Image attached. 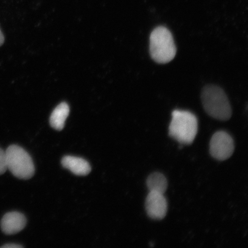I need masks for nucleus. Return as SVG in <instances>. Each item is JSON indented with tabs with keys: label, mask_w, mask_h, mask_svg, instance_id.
<instances>
[{
	"label": "nucleus",
	"mask_w": 248,
	"mask_h": 248,
	"mask_svg": "<svg viewBox=\"0 0 248 248\" xmlns=\"http://www.w3.org/2000/svg\"><path fill=\"white\" fill-rule=\"evenodd\" d=\"M4 42V36L3 35V34L1 32V31L0 30V46L3 45V43Z\"/></svg>",
	"instance_id": "obj_13"
},
{
	"label": "nucleus",
	"mask_w": 248,
	"mask_h": 248,
	"mask_svg": "<svg viewBox=\"0 0 248 248\" xmlns=\"http://www.w3.org/2000/svg\"><path fill=\"white\" fill-rule=\"evenodd\" d=\"M147 187L150 191L164 194L167 190L168 183L162 173L154 172L148 176L147 181Z\"/></svg>",
	"instance_id": "obj_10"
},
{
	"label": "nucleus",
	"mask_w": 248,
	"mask_h": 248,
	"mask_svg": "<svg viewBox=\"0 0 248 248\" xmlns=\"http://www.w3.org/2000/svg\"><path fill=\"white\" fill-rule=\"evenodd\" d=\"M150 53L157 63L165 64L173 60L176 47L171 32L163 26L157 27L151 32Z\"/></svg>",
	"instance_id": "obj_1"
},
{
	"label": "nucleus",
	"mask_w": 248,
	"mask_h": 248,
	"mask_svg": "<svg viewBox=\"0 0 248 248\" xmlns=\"http://www.w3.org/2000/svg\"><path fill=\"white\" fill-rule=\"evenodd\" d=\"M234 141L227 132L218 131L215 133L211 139L210 153L212 156L218 160H225L233 153Z\"/></svg>",
	"instance_id": "obj_5"
},
{
	"label": "nucleus",
	"mask_w": 248,
	"mask_h": 248,
	"mask_svg": "<svg viewBox=\"0 0 248 248\" xmlns=\"http://www.w3.org/2000/svg\"><path fill=\"white\" fill-rule=\"evenodd\" d=\"M26 224L27 219L22 213L12 212L3 216L1 221V228L5 234L12 235L23 230Z\"/></svg>",
	"instance_id": "obj_7"
},
{
	"label": "nucleus",
	"mask_w": 248,
	"mask_h": 248,
	"mask_svg": "<svg viewBox=\"0 0 248 248\" xmlns=\"http://www.w3.org/2000/svg\"><path fill=\"white\" fill-rule=\"evenodd\" d=\"M7 161L6 152L0 148V175L4 174L7 171Z\"/></svg>",
	"instance_id": "obj_11"
},
{
	"label": "nucleus",
	"mask_w": 248,
	"mask_h": 248,
	"mask_svg": "<svg viewBox=\"0 0 248 248\" xmlns=\"http://www.w3.org/2000/svg\"><path fill=\"white\" fill-rule=\"evenodd\" d=\"M1 248H23V246H20V245L16 244H8L4 245L1 247Z\"/></svg>",
	"instance_id": "obj_12"
},
{
	"label": "nucleus",
	"mask_w": 248,
	"mask_h": 248,
	"mask_svg": "<svg viewBox=\"0 0 248 248\" xmlns=\"http://www.w3.org/2000/svg\"><path fill=\"white\" fill-rule=\"evenodd\" d=\"M7 168L16 177L29 179L35 173L32 158L26 150L17 145H11L6 150Z\"/></svg>",
	"instance_id": "obj_4"
},
{
	"label": "nucleus",
	"mask_w": 248,
	"mask_h": 248,
	"mask_svg": "<svg viewBox=\"0 0 248 248\" xmlns=\"http://www.w3.org/2000/svg\"><path fill=\"white\" fill-rule=\"evenodd\" d=\"M70 113V108L66 102H62L52 111L49 123L54 129L61 131L65 125V122Z\"/></svg>",
	"instance_id": "obj_9"
},
{
	"label": "nucleus",
	"mask_w": 248,
	"mask_h": 248,
	"mask_svg": "<svg viewBox=\"0 0 248 248\" xmlns=\"http://www.w3.org/2000/svg\"><path fill=\"white\" fill-rule=\"evenodd\" d=\"M61 163L64 168L69 170L76 175L85 176L91 171V165L82 158L66 156L62 159Z\"/></svg>",
	"instance_id": "obj_8"
},
{
	"label": "nucleus",
	"mask_w": 248,
	"mask_h": 248,
	"mask_svg": "<svg viewBox=\"0 0 248 248\" xmlns=\"http://www.w3.org/2000/svg\"><path fill=\"white\" fill-rule=\"evenodd\" d=\"M202 101L206 112L219 120H228L232 116L230 102L225 93L219 87L207 85L202 93Z\"/></svg>",
	"instance_id": "obj_2"
},
{
	"label": "nucleus",
	"mask_w": 248,
	"mask_h": 248,
	"mask_svg": "<svg viewBox=\"0 0 248 248\" xmlns=\"http://www.w3.org/2000/svg\"><path fill=\"white\" fill-rule=\"evenodd\" d=\"M198 132V120L190 111L175 110L169 126L170 137L182 144H190Z\"/></svg>",
	"instance_id": "obj_3"
},
{
	"label": "nucleus",
	"mask_w": 248,
	"mask_h": 248,
	"mask_svg": "<svg viewBox=\"0 0 248 248\" xmlns=\"http://www.w3.org/2000/svg\"><path fill=\"white\" fill-rule=\"evenodd\" d=\"M145 209L148 216L151 218H164L167 212V202L164 194L150 191L145 201Z\"/></svg>",
	"instance_id": "obj_6"
}]
</instances>
